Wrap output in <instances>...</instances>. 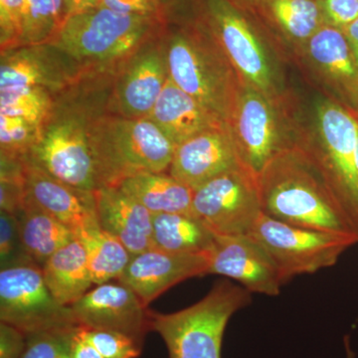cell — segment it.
I'll list each match as a JSON object with an SVG mask.
<instances>
[{
	"label": "cell",
	"instance_id": "obj_1",
	"mask_svg": "<svg viewBox=\"0 0 358 358\" xmlns=\"http://www.w3.org/2000/svg\"><path fill=\"white\" fill-rule=\"evenodd\" d=\"M113 78L89 76L55 96V103L27 162L53 178L96 192L91 124L108 110Z\"/></svg>",
	"mask_w": 358,
	"mask_h": 358
},
{
	"label": "cell",
	"instance_id": "obj_2",
	"mask_svg": "<svg viewBox=\"0 0 358 358\" xmlns=\"http://www.w3.org/2000/svg\"><path fill=\"white\" fill-rule=\"evenodd\" d=\"M303 159L279 155L258 176L263 213L296 227L358 238L352 219L320 169Z\"/></svg>",
	"mask_w": 358,
	"mask_h": 358
},
{
	"label": "cell",
	"instance_id": "obj_3",
	"mask_svg": "<svg viewBox=\"0 0 358 358\" xmlns=\"http://www.w3.org/2000/svg\"><path fill=\"white\" fill-rule=\"evenodd\" d=\"M166 25L157 16L115 13L98 6L71 14L51 44L89 74H117Z\"/></svg>",
	"mask_w": 358,
	"mask_h": 358
},
{
	"label": "cell",
	"instance_id": "obj_4",
	"mask_svg": "<svg viewBox=\"0 0 358 358\" xmlns=\"http://www.w3.org/2000/svg\"><path fill=\"white\" fill-rule=\"evenodd\" d=\"M90 138L98 189L117 187L136 174L166 173L176 148L150 117L131 119L108 110L92 122Z\"/></svg>",
	"mask_w": 358,
	"mask_h": 358
},
{
	"label": "cell",
	"instance_id": "obj_5",
	"mask_svg": "<svg viewBox=\"0 0 358 358\" xmlns=\"http://www.w3.org/2000/svg\"><path fill=\"white\" fill-rule=\"evenodd\" d=\"M162 37L171 81L228 124L239 86L213 37L196 18L167 24Z\"/></svg>",
	"mask_w": 358,
	"mask_h": 358
},
{
	"label": "cell",
	"instance_id": "obj_6",
	"mask_svg": "<svg viewBox=\"0 0 358 358\" xmlns=\"http://www.w3.org/2000/svg\"><path fill=\"white\" fill-rule=\"evenodd\" d=\"M251 293L227 279L190 307L171 313L150 310V331L166 343L169 358H222L231 317L252 303Z\"/></svg>",
	"mask_w": 358,
	"mask_h": 358
},
{
	"label": "cell",
	"instance_id": "obj_7",
	"mask_svg": "<svg viewBox=\"0 0 358 358\" xmlns=\"http://www.w3.org/2000/svg\"><path fill=\"white\" fill-rule=\"evenodd\" d=\"M250 236L272 257L287 284L296 275L331 268L358 238L289 225L261 214Z\"/></svg>",
	"mask_w": 358,
	"mask_h": 358
},
{
	"label": "cell",
	"instance_id": "obj_8",
	"mask_svg": "<svg viewBox=\"0 0 358 358\" xmlns=\"http://www.w3.org/2000/svg\"><path fill=\"white\" fill-rule=\"evenodd\" d=\"M195 18L213 37L245 83L268 96L273 79L267 52L243 7L232 0H195Z\"/></svg>",
	"mask_w": 358,
	"mask_h": 358
},
{
	"label": "cell",
	"instance_id": "obj_9",
	"mask_svg": "<svg viewBox=\"0 0 358 358\" xmlns=\"http://www.w3.org/2000/svg\"><path fill=\"white\" fill-rule=\"evenodd\" d=\"M192 213L214 235H248L263 213L258 176L243 166L210 179L193 190Z\"/></svg>",
	"mask_w": 358,
	"mask_h": 358
},
{
	"label": "cell",
	"instance_id": "obj_10",
	"mask_svg": "<svg viewBox=\"0 0 358 358\" xmlns=\"http://www.w3.org/2000/svg\"><path fill=\"white\" fill-rule=\"evenodd\" d=\"M0 322L26 336L78 326L72 308L56 301L36 264L0 271Z\"/></svg>",
	"mask_w": 358,
	"mask_h": 358
},
{
	"label": "cell",
	"instance_id": "obj_11",
	"mask_svg": "<svg viewBox=\"0 0 358 358\" xmlns=\"http://www.w3.org/2000/svg\"><path fill=\"white\" fill-rule=\"evenodd\" d=\"M319 124L324 155L317 164H313L326 178L358 233V173L355 164L358 121L341 106L326 103L319 109Z\"/></svg>",
	"mask_w": 358,
	"mask_h": 358
},
{
	"label": "cell",
	"instance_id": "obj_12",
	"mask_svg": "<svg viewBox=\"0 0 358 358\" xmlns=\"http://www.w3.org/2000/svg\"><path fill=\"white\" fill-rule=\"evenodd\" d=\"M164 30L117 71L108 103L110 114L138 119L152 113L169 77Z\"/></svg>",
	"mask_w": 358,
	"mask_h": 358
},
{
	"label": "cell",
	"instance_id": "obj_13",
	"mask_svg": "<svg viewBox=\"0 0 358 358\" xmlns=\"http://www.w3.org/2000/svg\"><path fill=\"white\" fill-rule=\"evenodd\" d=\"M0 62V91L42 87L58 95L92 75L53 44L1 52Z\"/></svg>",
	"mask_w": 358,
	"mask_h": 358
},
{
	"label": "cell",
	"instance_id": "obj_14",
	"mask_svg": "<svg viewBox=\"0 0 358 358\" xmlns=\"http://www.w3.org/2000/svg\"><path fill=\"white\" fill-rule=\"evenodd\" d=\"M228 126L242 162L257 176L282 154L274 109L251 85L238 89Z\"/></svg>",
	"mask_w": 358,
	"mask_h": 358
},
{
	"label": "cell",
	"instance_id": "obj_15",
	"mask_svg": "<svg viewBox=\"0 0 358 358\" xmlns=\"http://www.w3.org/2000/svg\"><path fill=\"white\" fill-rule=\"evenodd\" d=\"M70 307L78 326L85 329L115 331L141 345L152 331L150 310L133 289L117 280L96 285Z\"/></svg>",
	"mask_w": 358,
	"mask_h": 358
},
{
	"label": "cell",
	"instance_id": "obj_16",
	"mask_svg": "<svg viewBox=\"0 0 358 358\" xmlns=\"http://www.w3.org/2000/svg\"><path fill=\"white\" fill-rule=\"evenodd\" d=\"M207 256L208 275L234 280L251 294L275 296L285 285L272 257L250 235H215Z\"/></svg>",
	"mask_w": 358,
	"mask_h": 358
},
{
	"label": "cell",
	"instance_id": "obj_17",
	"mask_svg": "<svg viewBox=\"0 0 358 358\" xmlns=\"http://www.w3.org/2000/svg\"><path fill=\"white\" fill-rule=\"evenodd\" d=\"M208 267L207 253H171L150 248L134 254L117 281L133 289L148 308L179 282L208 275Z\"/></svg>",
	"mask_w": 358,
	"mask_h": 358
},
{
	"label": "cell",
	"instance_id": "obj_18",
	"mask_svg": "<svg viewBox=\"0 0 358 358\" xmlns=\"http://www.w3.org/2000/svg\"><path fill=\"white\" fill-rule=\"evenodd\" d=\"M243 166L227 126L204 131L178 145L169 173L194 190L210 179Z\"/></svg>",
	"mask_w": 358,
	"mask_h": 358
},
{
	"label": "cell",
	"instance_id": "obj_19",
	"mask_svg": "<svg viewBox=\"0 0 358 358\" xmlns=\"http://www.w3.org/2000/svg\"><path fill=\"white\" fill-rule=\"evenodd\" d=\"M26 193L33 203L77 230L98 222L96 192L63 182L26 160Z\"/></svg>",
	"mask_w": 358,
	"mask_h": 358
},
{
	"label": "cell",
	"instance_id": "obj_20",
	"mask_svg": "<svg viewBox=\"0 0 358 358\" xmlns=\"http://www.w3.org/2000/svg\"><path fill=\"white\" fill-rule=\"evenodd\" d=\"M96 214L101 228L119 239L134 254L152 244V214L119 187L96 190Z\"/></svg>",
	"mask_w": 358,
	"mask_h": 358
},
{
	"label": "cell",
	"instance_id": "obj_21",
	"mask_svg": "<svg viewBox=\"0 0 358 358\" xmlns=\"http://www.w3.org/2000/svg\"><path fill=\"white\" fill-rule=\"evenodd\" d=\"M148 117L176 143L228 124L169 80Z\"/></svg>",
	"mask_w": 358,
	"mask_h": 358
},
{
	"label": "cell",
	"instance_id": "obj_22",
	"mask_svg": "<svg viewBox=\"0 0 358 358\" xmlns=\"http://www.w3.org/2000/svg\"><path fill=\"white\" fill-rule=\"evenodd\" d=\"M41 268L47 287L61 305L70 307L94 286L86 250L77 237L55 252Z\"/></svg>",
	"mask_w": 358,
	"mask_h": 358
},
{
	"label": "cell",
	"instance_id": "obj_23",
	"mask_svg": "<svg viewBox=\"0 0 358 358\" xmlns=\"http://www.w3.org/2000/svg\"><path fill=\"white\" fill-rule=\"evenodd\" d=\"M152 215L192 213L193 190L166 173H143L124 179L117 186Z\"/></svg>",
	"mask_w": 358,
	"mask_h": 358
},
{
	"label": "cell",
	"instance_id": "obj_24",
	"mask_svg": "<svg viewBox=\"0 0 358 358\" xmlns=\"http://www.w3.org/2000/svg\"><path fill=\"white\" fill-rule=\"evenodd\" d=\"M16 218L26 251L40 268L55 252L76 238L69 226L42 210L28 197Z\"/></svg>",
	"mask_w": 358,
	"mask_h": 358
},
{
	"label": "cell",
	"instance_id": "obj_25",
	"mask_svg": "<svg viewBox=\"0 0 358 358\" xmlns=\"http://www.w3.org/2000/svg\"><path fill=\"white\" fill-rule=\"evenodd\" d=\"M215 235L190 213L152 215L154 248L171 253L201 254L210 251Z\"/></svg>",
	"mask_w": 358,
	"mask_h": 358
},
{
	"label": "cell",
	"instance_id": "obj_26",
	"mask_svg": "<svg viewBox=\"0 0 358 358\" xmlns=\"http://www.w3.org/2000/svg\"><path fill=\"white\" fill-rule=\"evenodd\" d=\"M306 44L313 62L327 75L358 91L357 64L343 30L326 23Z\"/></svg>",
	"mask_w": 358,
	"mask_h": 358
},
{
	"label": "cell",
	"instance_id": "obj_27",
	"mask_svg": "<svg viewBox=\"0 0 358 358\" xmlns=\"http://www.w3.org/2000/svg\"><path fill=\"white\" fill-rule=\"evenodd\" d=\"M75 234L86 250L94 286L119 280L133 257L127 247L99 223L81 228Z\"/></svg>",
	"mask_w": 358,
	"mask_h": 358
},
{
	"label": "cell",
	"instance_id": "obj_28",
	"mask_svg": "<svg viewBox=\"0 0 358 358\" xmlns=\"http://www.w3.org/2000/svg\"><path fill=\"white\" fill-rule=\"evenodd\" d=\"M256 7L287 37L301 43L327 23L320 0H258Z\"/></svg>",
	"mask_w": 358,
	"mask_h": 358
},
{
	"label": "cell",
	"instance_id": "obj_29",
	"mask_svg": "<svg viewBox=\"0 0 358 358\" xmlns=\"http://www.w3.org/2000/svg\"><path fill=\"white\" fill-rule=\"evenodd\" d=\"M69 16L65 0H25L20 47L51 44Z\"/></svg>",
	"mask_w": 358,
	"mask_h": 358
},
{
	"label": "cell",
	"instance_id": "obj_30",
	"mask_svg": "<svg viewBox=\"0 0 358 358\" xmlns=\"http://www.w3.org/2000/svg\"><path fill=\"white\" fill-rule=\"evenodd\" d=\"M55 94L42 87L0 91V115L21 117L37 126H43L50 117Z\"/></svg>",
	"mask_w": 358,
	"mask_h": 358
},
{
	"label": "cell",
	"instance_id": "obj_31",
	"mask_svg": "<svg viewBox=\"0 0 358 358\" xmlns=\"http://www.w3.org/2000/svg\"><path fill=\"white\" fill-rule=\"evenodd\" d=\"M41 127L21 117L0 115V155L26 159L38 141Z\"/></svg>",
	"mask_w": 358,
	"mask_h": 358
},
{
	"label": "cell",
	"instance_id": "obj_32",
	"mask_svg": "<svg viewBox=\"0 0 358 358\" xmlns=\"http://www.w3.org/2000/svg\"><path fill=\"white\" fill-rule=\"evenodd\" d=\"M77 327L27 334L21 358H71V345Z\"/></svg>",
	"mask_w": 358,
	"mask_h": 358
},
{
	"label": "cell",
	"instance_id": "obj_33",
	"mask_svg": "<svg viewBox=\"0 0 358 358\" xmlns=\"http://www.w3.org/2000/svg\"><path fill=\"white\" fill-rule=\"evenodd\" d=\"M35 264L26 251L16 216L0 211V267L1 268Z\"/></svg>",
	"mask_w": 358,
	"mask_h": 358
},
{
	"label": "cell",
	"instance_id": "obj_34",
	"mask_svg": "<svg viewBox=\"0 0 358 358\" xmlns=\"http://www.w3.org/2000/svg\"><path fill=\"white\" fill-rule=\"evenodd\" d=\"M82 329L85 336L103 358H138L141 355L143 345L128 336L102 329Z\"/></svg>",
	"mask_w": 358,
	"mask_h": 358
},
{
	"label": "cell",
	"instance_id": "obj_35",
	"mask_svg": "<svg viewBox=\"0 0 358 358\" xmlns=\"http://www.w3.org/2000/svg\"><path fill=\"white\" fill-rule=\"evenodd\" d=\"M25 0H0V50L20 47Z\"/></svg>",
	"mask_w": 358,
	"mask_h": 358
},
{
	"label": "cell",
	"instance_id": "obj_36",
	"mask_svg": "<svg viewBox=\"0 0 358 358\" xmlns=\"http://www.w3.org/2000/svg\"><path fill=\"white\" fill-rule=\"evenodd\" d=\"M327 24L345 29L358 18V0H320Z\"/></svg>",
	"mask_w": 358,
	"mask_h": 358
},
{
	"label": "cell",
	"instance_id": "obj_37",
	"mask_svg": "<svg viewBox=\"0 0 358 358\" xmlns=\"http://www.w3.org/2000/svg\"><path fill=\"white\" fill-rule=\"evenodd\" d=\"M98 6L115 13L157 16L166 22L162 9L155 0H98Z\"/></svg>",
	"mask_w": 358,
	"mask_h": 358
},
{
	"label": "cell",
	"instance_id": "obj_38",
	"mask_svg": "<svg viewBox=\"0 0 358 358\" xmlns=\"http://www.w3.org/2000/svg\"><path fill=\"white\" fill-rule=\"evenodd\" d=\"M167 24H185L195 20V0H155Z\"/></svg>",
	"mask_w": 358,
	"mask_h": 358
},
{
	"label": "cell",
	"instance_id": "obj_39",
	"mask_svg": "<svg viewBox=\"0 0 358 358\" xmlns=\"http://www.w3.org/2000/svg\"><path fill=\"white\" fill-rule=\"evenodd\" d=\"M26 348V334L0 322V358H21Z\"/></svg>",
	"mask_w": 358,
	"mask_h": 358
},
{
	"label": "cell",
	"instance_id": "obj_40",
	"mask_svg": "<svg viewBox=\"0 0 358 358\" xmlns=\"http://www.w3.org/2000/svg\"><path fill=\"white\" fill-rule=\"evenodd\" d=\"M71 358H103L95 346L85 336L83 329L78 326L73 336Z\"/></svg>",
	"mask_w": 358,
	"mask_h": 358
},
{
	"label": "cell",
	"instance_id": "obj_41",
	"mask_svg": "<svg viewBox=\"0 0 358 358\" xmlns=\"http://www.w3.org/2000/svg\"><path fill=\"white\" fill-rule=\"evenodd\" d=\"M343 31L345 33L346 39H348V44H350V49L352 51L353 57H355L358 67V18L353 21L352 24L346 26Z\"/></svg>",
	"mask_w": 358,
	"mask_h": 358
},
{
	"label": "cell",
	"instance_id": "obj_42",
	"mask_svg": "<svg viewBox=\"0 0 358 358\" xmlns=\"http://www.w3.org/2000/svg\"><path fill=\"white\" fill-rule=\"evenodd\" d=\"M65 2L70 15L98 6V0H65Z\"/></svg>",
	"mask_w": 358,
	"mask_h": 358
},
{
	"label": "cell",
	"instance_id": "obj_43",
	"mask_svg": "<svg viewBox=\"0 0 358 358\" xmlns=\"http://www.w3.org/2000/svg\"><path fill=\"white\" fill-rule=\"evenodd\" d=\"M343 345H345V358H357V355H355V350H352L350 336H345L343 338Z\"/></svg>",
	"mask_w": 358,
	"mask_h": 358
},
{
	"label": "cell",
	"instance_id": "obj_44",
	"mask_svg": "<svg viewBox=\"0 0 358 358\" xmlns=\"http://www.w3.org/2000/svg\"><path fill=\"white\" fill-rule=\"evenodd\" d=\"M232 1L235 2L237 6L252 8V7H256L258 0H232Z\"/></svg>",
	"mask_w": 358,
	"mask_h": 358
},
{
	"label": "cell",
	"instance_id": "obj_45",
	"mask_svg": "<svg viewBox=\"0 0 358 358\" xmlns=\"http://www.w3.org/2000/svg\"><path fill=\"white\" fill-rule=\"evenodd\" d=\"M355 164H357V169L358 173V143H357V155H355Z\"/></svg>",
	"mask_w": 358,
	"mask_h": 358
}]
</instances>
